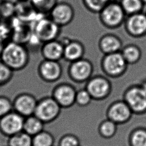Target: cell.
<instances>
[{
	"instance_id": "cell-1",
	"label": "cell",
	"mask_w": 146,
	"mask_h": 146,
	"mask_svg": "<svg viewBox=\"0 0 146 146\" xmlns=\"http://www.w3.org/2000/svg\"><path fill=\"white\" fill-rule=\"evenodd\" d=\"M0 60L14 71L22 70L29 63V48L24 44L9 41L5 43Z\"/></svg>"
},
{
	"instance_id": "cell-2",
	"label": "cell",
	"mask_w": 146,
	"mask_h": 146,
	"mask_svg": "<svg viewBox=\"0 0 146 146\" xmlns=\"http://www.w3.org/2000/svg\"><path fill=\"white\" fill-rule=\"evenodd\" d=\"M33 25V33L42 43L57 39L60 33V27L49 17H46L43 15L38 18Z\"/></svg>"
},
{
	"instance_id": "cell-3",
	"label": "cell",
	"mask_w": 146,
	"mask_h": 146,
	"mask_svg": "<svg viewBox=\"0 0 146 146\" xmlns=\"http://www.w3.org/2000/svg\"><path fill=\"white\" fill-rule=\"evenodd\" d=\"M61 108L51 96H46L38 100L34 115L44 124L50 123L58 117Z\"/></svg>"
},
{
	"instance_id": "cell-4",
	"label": "cell",
	"mask_w": 146,
	"mask_h": 146,
	"mask_svg": "<svg viewBox=\"0 0 146 146\" xmlns=\"http://www.w3.org/2000/svg\"><path fill=\"white\" fill-rule=\"evenodd\" d=\"M24 120L23 116L13 110L0 117V133L9 137L22 131Z\"/></svg>"
},
{
	"instance_id": "cell-5",
	"label": "cell",
	"mask_w": 146,
	"mask_h": 146,
	"mask_svg": "<svg viewBox=\"0 0 146 146\" xmlns=\"http://www.w3.org/2000/svg\"><path fill=\"white\" fill-rule=\"evenodd\" d=\"M38 99L34 95L27 92L17 95L13 101V110L24 117L34 115Z\"/></svg>"
},
{
	"instance_id": "cell-6",
	"label": "cell",
	"mask_w": 146,
	"mask_h": 146,
	"mask_svg": "<svg viewBox=\"0 0 146 146\" xmlns=\"http://www.w3.org/2000/svg\"><path fill=\"white\" fill-rule=\"evenodd\" d=\"M125 103L133 113L143 114L146 112V93L141 87L129 88L125 94Z\"/></svg>"
},
{
	"instance_id": "cell-7",
	"label": "cell",
	"mask_w": 146,
	"mask_h": 146,
	"mask_svg": "<svg viewBox=\"0 0 146 146\" xmlns=\"http://www.w3.org/2000/svg\"><path fill=\"white\" fill-rule=\"evenodd\" d=\"M124 11L120 3L115 1L107 3L100 11L103 22L107 26L116 27L123 21Z\"/></svg>"
},
{
	"instance_id": "cell-8",
	"label": "cell",
	"mask_w": 146,
	"mask_h": 146,
	"mask_svg": "<svg viewBox=\"0 0 146 146\" xmlns=\"http://www.w3.org/2000/svg\"><path fill=\"white\" fill-rule=\"evenodd\" d=\"M39 78L47 83L57 81L62 74V68L59 61L43 59L39 63L38 69Z\"/></svg>"
},
{
	"instance_id": "cell-9",
	"label": "cell",
	"mask_w": 146,
	"mask_h": 146,
	"mask_svg": "<svg viewBox=\"0 0 146 146\" xmlns=\"http://www.w3.org/2000/svg\"><path fill=\"white\" fill-rule=\"evenodd\" d=\"M76 94V92L72 86L60 83L53 88L51 96L61 108H68L75 103Z\"/></svg>"
},
{
	"instance_id": "cell-10",
	"label": "cell",
	"mask_w": 146,
	"mask_h": 146,
	"mask_svg": "<svg viewBox=\"0 0 146 146\" xmlns=\"http://www.w3.org/2000/svg\"><path fill=\"white\" fill-rule=\"evenodd\" d=\"M49 17L60 27L70 23L73 19L74 11L72 6L66 2H57L48 14Z\"/></svg>"
},
{
	"instance_id": "cell-11",
	"label": "cell",
	"mask_w": 146,
	"mask_h": 146,
	"mask_svg": "<svg viewBox=\"0 0 146 146\" xmlns=\"http://www.w3.org/2000/svg\"><path fill=\"white\" fill-rule=\"evenodd\" d=\"M127 63L122 54L116 52L107 54L103 62V67L107 74L116 76L124 72Z\"/></svg>"
},
{
	"instance_id": "cell-12",
	"label": "cell",
	"mask_w": 146,
	"mask_h": 146,
	"mask_svg": "<svg viewBox=\"0 0 146 146\" xmlns=\"http://www.w3.org/2000/svg\"><path fill=\"white\" fill-rule=\"evenodd\" d=\"M132 113L125 102H117L113 103L108 108L107 112L108 119L117 125L128 122Z\"/></svg>"
},
{
	"instance_id": "cell-13",
	"label": "cell",
	"mask_w": 146,
	"mask_h": 146,
	"mask_svg": "<svg viewBox=\"0 0 146 146\" xmlns=\"http://www.w3.org/2000/svg\"><path fill=\"white\" fill-rule=\"evenodd\" d=\"M92 72L91 63L84 59H80L72 62L68 69L70 77L75 81L82 82L88 79Z\"/></svg>"
},
{
	"instance_id": "cell-14",
	"label": "cell",
	"mask_w": 146,
	"mask_h": 146,
	"mask_svg": "<svg viewBox=\"0 0 146 146\" xmlns=\"http://www.w3.org/2000/svg\"><path fill=\"white\" fill-rule=\"evenodd\" d=\"M63 52L64 45L58 39L44 42L40 47L43 59L59 61L63 58Z\"/></svg>"
},
{
	"instance_id": "cell-15",
	"label": "cell",
	"mask_w": 146,
	"mask_h": 146,
	"mask_svg": "<svg viewBox=\"0 0 146 146\" xmlns=\"http://www.w3.org/2000/svg\"><path fill=\"white\" fill-rule=\"evenodd\" d=\"M110 84L106 79L96 77L88 82L86 90L92 98L101 99L107 96L110 91Z\"/></svg>"
},
{
	"instance_id": "cell-16",
	"label": "cell",
	"mask_w": 146,
	"mask_h": 146,
	"mask_svg": "<svg viewBox=\"0 0 146 146\" xmlns=\"http://www.w3.org/2000/svg\"><path fill=\"white\" fill-rule=\"evenodd\" d=\"M129 33L134 36H141L146 33V15L140 12L132 14L127 22Z\"/></svg>"
},
{
	"instance_id": "cell-17",
	"label": "cell",
	"mask_w": 146,
	"mask_h": 146,
	"mask_svg": "<svg viewBox=\"0 0 146 146\" xmlns=\"http://www.w3.org/2000/svg\"><path fill=\"white\" fill-rule=\"evenodd\" d=\"M84 52L83 47L76 41H70L64 46L63 58L69 62H75L81 59Z\"/></svg>"
},
{
	"instance_id": "cell-18",
	"label": "cell",
	"mask_w": 146,
	"mask_h": 146,
	"mask_svg": "<svg viewBox=\"0 0 146 146\" xmlns=\"http://www.w3.org/2000/svg\"><path fill=\"white\" fill-rule=\"evenodd\" d=\"M44 125L42 120L33 115L25 117L23 131L33 137L44 130Z\"/></svg>"
},
{
	"instance_id": "cell-19",
	"label": "cell",
	"mask_w": 146,
	"mask_h": 146,
	"mask_svg": "<svg viewBox=\"0 0 146 146\" xmlns=\"http://www.w3.org/2000/svg\"><path fill=\"white\" fill-rule=\"evenodd\" d=\"M121 46V43L120 39L111 35L103 36L100 42V47L102 50L107 54L119 52Z\"/></svg>"
},
{
	"instance_id": "cell-20",
	"label": "cell",
	"mask_w": 146,
	"mask_h": 146,
	"mask_svg": "<svg viewBox=\"0 0 146 146\" xmlns=\"http://www.w3.org/2000/svg\"><path fill=\"white\" fill-rule=\"evenodd\" d=\"M129 146H146V128L137 127L133 129L128 137Z\"/></svg>"
},
{
	"instance_id": "cell-21",
	"label": "cell",
	"mask_w": 146,
	"mask_h": 146,
	"mask_svg": "<svg viewBox=\"0 0 146 146\" xmlns=\"http://www.w3.org/2000/svg\"><path fill=\"white\" fill-rule=\"evenodd\" d=\"M117 129V124L107 119L100 123L98 127V132L103 138L111 139L115 135Z\"/></svg>"
},
{
	"instance_id": "cell-22",
	"label": "cell",
	"mask_w": 146,
	"mask_h": 146,
	"mask_svg": "<svg viewBox=\"0 0 146 146\" xmlns=\"http://www.w3.org/2000/svg\"><path fill=\"white\" fill-rule=\"evenodd\" d=\"M54 141L52 134L45 130L32 137V146H54Z\"/></svg>"
},
{
	"instance_id": "cell-23",
	"label": "cell",
	"mask_w": 146,
	"mask_h": 146,
	"mask_svg": "<svg viewBox=\"0 0 146 146\" xmlns=\"http://www.w3.org/2000/svg\"><path fill=\"white\" fill-rule=\"evenodd\" d=\"M8 146H32V136L23 131L8 137Z\"/></svg>"
},
{
	"instance_id": "cell-24",
	"label": "cell",
	"mask_w": 146,
	"mask_h": 146,
	"mask_svg": "<svg viewBox=\"0 0 146 146\" xmlns=\"http://www.w3.org/2000/svg\"><path fill=\"white\" fill-rule=\"evenodd\" d=\"M30 2L36 12L43 15L49 14L58 2L57 0H30Z\"/></svg>"
},
{
	"instance_id": "cell-25",
	"label": "cell",
	"mask_w": 146,
	"mask_h": 146,
	"mask_svg": "<svg viewBox=\"0 0 146 146\" xmlns=\"http://www.w3.org/2000/svg\"><path fill=\"white\" fill-rule=\"evenodd\" d=\"M120 4L125 13L132 15L141 11L144 3L141 0H120Z\"/></svg>"
},
{
	"instance_id": "cell-26",
	"label": "cell",
	"mask_w": 146,
	"mask_h": 146,
	"mask_svg": "<svg viewBox=\"0 0 146 146\" xmlns=\"http://www.w3.org/2000/svg\"><path fill=\"white\" fill-rule=\"evenodd\" d=\"M127 63H134L137 62L140 58L141 52L139 48L135 46L125 47L121 52Z\"/></svg>"
},
{
	"instance_id": "cell-27",
	"label": "cell",
	"mask_w": 146,
	"mask_h": 146,
	"mask_svg": "<svg viewBox=\"0 0 146 146\" xmlns=\"http://www.w3.org/2000/svg\"><path fill=\"white\" fill-rule=\"evenodd\" d=\"M15 16V3L9 0H2L0 5V18L9 19Z\"/></svg>"
},
{
	"instance_id": "cell-28",
	"label": "cell",
	"mask_w": 146,
	"mask_h": 146,
	"mask_svg": "<svg viewBox=\"0 0 146 146\" xmlns=\"http://www.w3.org/2000/svg\"><path fill=\"white\" fill-rule=\"evenodd\" d=\"M13 75L14 71L0 60V87L9 83Z\"/></svg>"
},
{
	"instance_id": "cell-29",
	"label": "cell",
	"mask_w": 146,
	"mask_h": 146,
	"mask_svg": "<svg viewBox=\"0 0 146 146\" xmlns=\"http://www.w3.org/2000/svg\"><path fill=\"white\" fill-rule=\"evenodd\" d=\"M80 140L76 135L67 133L59 139L58 146H80Z\"/></svg>"
},
{
	"instance_id": "cell-30",
	"label": "cell",
	"mask_w": 146,
	"mask_h": 146,
	"mask_svg": "<svg viewBox=\"0 0 146 146\" xmlns=\"http://www.w3.org/2000/svg\"><path fill=\"white\" fill-rule=\"evenodd\" d=\"M13 110V101L5 95H0V117L9 113Z\"/></svg>"
},
{
	"instance_id": "cell-31",
	"label": "cell",
	"mask_w": 146,
	"mask_h": 146,
	"mask_svg": "<svg viewBox=\"0 0 146 146\" xmlns=\"http://www.w3.org/2000/svg\"><path fill=\"white\" fill-rule=\"evenodd\" d=\"M92 98L87 90H82L76 92L75 103L80 106H86L91 102Z\"/></svg>"
},
{
	"instance_id": "cell-32",
	"label": "cell",
	"mask_w": 146,
	"mask_h": 146,
	"mask_svg": "<svg viewBox=\"0 0 146 146\" xmlns=\"http://www.w3.org/2000/svg\"><path fill=\"white\" fill-rule=\"evenodd\" d=\"M84 5L91 11L100 12L107 5L103 0H82Z\"/></svg>"
},
{
	"instance_id": "cell-33",
	"label": "cell",
	"mask_w": 146,
	"mask_h": 146,
	"mask_svg": "<svg viewBox=\"0 0 146 146\" xmlns=\"http://www.w3.org/2000/svg\"><path fill=\"white\" fill-rule=\"evenodd\" d=\"M10 26L0 22V42L5 43V39L10 35Z\"/></svg>"
},
{
	"instance_id": "cell-34",
	"label": "cell",
	"mask_w": 146,
	"mask_h": 146,
	"mask_svg": "<svg viewBox=\"0 0 146 146\" xmlns=\"http://www.w3.org/2000/svg\"><path fill=\"white\" fill-rule=\"evenodd\" d=\"M4 45H5V43H4L0 42V57H1V54H2V51H3V49Z\"/></svg>"
},
{
	"instance_id": "cell-35",
	"label": "cell",
	"mask_w": 146,
	"mask_h": 146,
	"mask_svg": "<svg viewBox=\"0 0 146 146\" xmlns=\"http://www.w3.org/2000/svg\"><path fill=\"white\" fill-rule=\"evenodd\" d=\"M141 87H142V88L143 89V90L145 91V92L146 93V82H144V83L143 84Z\"/></svg>"
},
{
	"instance_id": "cell-36",
	"label": "cell",
	"mask_w": 146,
	"mask_h": 146,
	"mask_svg": "<svg viewBox=\"0 0 146 146\" xmlns=\"http://www.w3.org/2000/svg\"><path fill=\"white\" fill-rule=\"evenodd\" d=\"M144 3H146V0H141Z\"/></svg>"
},
{
	"instance_id": "cell-37",
	"label": "cell",
	"mask_w": 146,
	"mask_h": 146,
	"mask_svg": "<svg viewBox=\"0 0 146 146\" xmlns=\"http://www.w3.org/2000/svg\"><path fill=\"white\" fill-rule=\"evenodd\" d=\"M18 1H30V0H18Z\"/></svg>"
},
{
	"instance_id": "cell-38",
	"label": "cell",
	"mask_w": 146,
	"mask_h": 146,
	"mask_svg": "<svg viewBox=\"0 0 146 146\" xmlns=\"http://www.w3.org/2000/svg\"><path fill=\"white\" fill-rule=\"evenodd\" d=\"M1 1H2V0H0V5H1Z\"/></svg>"
},
{
	"instance_id": "cell-39",
	"label": "cell",
	"mask_w": 146,
	"mask_h": 146,
	"mask_svg": "<svg viewBox=\"0 0 146 146\" xmlns=\"http://www.w3.org/2000/svg\"><path fill=\"white\" fill-rule=\"evenodd\" d=\"M7 146H8V145H7Z\"/></svg>"
}]
</instances>
